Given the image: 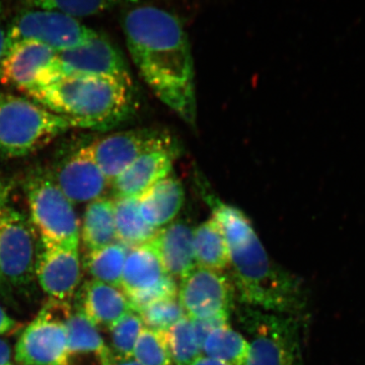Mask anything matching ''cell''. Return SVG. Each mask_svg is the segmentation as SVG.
<instances>
[{"instance_id": "74e56055", "label": "cell", "mask_w": 365, "mask_h": 365, "mask_svg": "<svg viewBox=\"0 0 365 365\" xmlns=\"http://www.w3.org/2000/svg\"><path fill=\"white\" fill-rule=\"evenodd\" d=\"M111 365H140L133 359H117L113 357Z\"/></svg>"}, {"instance_id": "cb8c5ba5", "label": "cell", "mask_w": 365, "mask_h": 365, "mask_svg": "<svg viewBox=\"0 0 365 365\" xmlns=\"http://www.w3.org/2000/svg\"><path fill=\"white\" fill-rule=\"evenodd\" d=\"M193 246L196 266L215 271L230 266L227 242L215 218L211 217L194 230Z\"/></svg>"}, {"instance_id": "1f68e13d", "label": "cell", "mask_w": 365, "mask_h": 365, "mask_svg": "<svg viewBox=\"0 0 365 365\" xmlns=\"http://www.w3.org/2000/svg\"><path fill=\"white\" fill-rule=\"evenodd\" d=\"M230 314H217V316L209 317V318L191 319L194 332L196 334L197 340L200 345L201 350L204 341L209 334L220 327L228 325V319Z\"/></svg>"}, {"instance_id": "e575fe53", "label": "cell", "mask_w": 365, "mask_h": 365, "mask_svg": "<svg viewBox=\"0 0 365 365\" xmlns=\"http://www.w3.org/2000/svg\"><path fill=\"white\" fill-rule=\"evenodd\" d=\"M4 6L0 2V61L4 58L6 51L7 30L4 26Z\"/></svg>"}, {"instance_id": "7c38bea8", "label": "cell", "mask_w": 365, "mask_h": 365, "mask_svg": "<svg viewBox=\"0 0 365 365\" xmlns=\"http://www.w3.org/2000/svg\"><path fill=\"white\" fill-rule=\"evenodd\" d=\"M235 287L222 271L195 266L181 278L178 299L189 319L230 314L234 309Z\"/></svg>"}, {"instance_id": "8d00e7d4", "label": "cell", "mask_w": 365, "mask_h": 365, "mask_svg": "<svg viewBox=\"0 0 365 365\" xmlns=\"http://www.w3.org/2000/svg\"><path fill=\"white\" fill-rule=\"evenodd\" d=\"M191 365H227L220 361V360L211 359V357L201 355L198 359H196Z\"/></svg>"}, {"instance_id": "4dcf8cb0", "label": "cell", "mask_w": 365, "mask_h": 365, "mask_svg": "<svg viewBox=\"0 0 365 365\" xmlns=\"http://www.w3.org/2000/svg\"><path fill=\"white\" fill-rule=\"evenodd\" d=\"M145 328L168 331L180 319L186 317L178 297L160 300L139 311Z\"/></svg>"}, {"instance_id": "7a4b0ae2", "label": "cell", "mask_w": 365, "mask_h": 365, "mask_svg": "<svg viewBox=\"0 0 365 365\" xmlns=\"http://www.w3.org/2000/svg\"><path fill=\"white\" fill-rule=\"evenodd\" d=\"M227 242L232 283L244 306L299 318L307 307L300 279L271 260L254 227Z\"/></svg>"}, {"instance_id": "2e32d148", "label": "cell", "mask_w": 365, "mask_h": 365, "mask_svg": "<svg viewBox=\"0 0 365 365\" xmlns=\"http://www.w3.org/2000/svg\"><path fill=\"white\" fill-rule=\"evenodd\" d=\"M53 180L72 204L102 198L110 186L88 146L79 148L59 165Z\"/></svg>"}, {"instance_id": "8fae6325", "label": "cell", "mask_w": 365, "mask_h": 365, "mask_svg": "<svg viewBox=\"0 0 365 365\" xmlns=\"http://www.w3.org/2000/svg\"><path fill=\"white\" fill-rule=\"evenodd\" d=\"M175 148L169 133L148 128L116 132L88 145L91 155L109 184L145 153Z\"/></svg>"}, {"instance_id": "e0dca14e", "label": "cell", "mask_w": 365, "mask_h": 365, "mask_svg": "<svg viewBox=\"0 0 365 365\" xmlns=\"http://www.w3.org/2000/svg\"><path fill=\"white\" fill-rule=\"evenodd\" d=\"M178 155L177 148H163L137 158L113 180L115 198L140 196L155 182L170 176Z\"/></svg>"}, {"instance_id": "277c9868", "label": "cell", "mask_w": 365, "mask_h": 365, "mask_svg": "<svg viewBox=\"0 0 365 365\" xmlns=\"http://www.w3.org/2000/svg\"><path fill=\"white\" fill-rule=\"evenodd\" d=\"M76 125L29 98L0 93V157H26Z\"/></svg>"}, {"instance_id": "4fadbf2b", "label": "cell", "mask_w": 365, "mask_h": 365, "mask_svg": "<svg viewBox=\"0 0 365 365\" xmlns=\"http://www.w3.org/2000/svg\"><path fill=\"white\" fill-rule=\"evenodd\" d=\"M57 74L112 78L132 88L126 62L105 36L97 34L81 47L57 53Z\"/></svg>"}, {"instance_id": "5bb4252c", "label": "cell", "mask_w": 365, "mask_h": 365, "mask_svg": "<svg viewBox=\"0 0 365 365\" xmlns=\"http://www.w3.org/2000/svg\"><path fill=\"white\" fill-rule=\"evenodd\" d=\"M57 52L37 42L18 43L0 61V83L25 91L58 78Z\"/></svg>"}, {"instance_id": "603a6c76", "label": "cell", "mask_w": 365, "mask_h": 365, "mask_svg": "<svg viewBox=\"0 0 365 365\" xmlns=\"http://www.w3.org/2000/svg\"><path fill=\"white\" fill-rule=\"evenodd\" d=\"M81 235L88 252L118 242L114 200L102 197L88 204L83 215Z\"/></svg>"}, {"instance_id": "9a60e30c", "label": "cell", "mask_w": 365, "mask_h": 365, "mask_svg": "<svg viewBox=\"0 0 365 365\" xmlns=\"http://www.w3.org/2000/svg\"><path fill=\"white\" fill-rule=\"evenodd\" d=\"M78 246L39 242L36 278L50 299L71 302L81 283Z\"/></svg>"}, {"instance_id": "836d02e7", "label": "cell", "mask_w": 365, "mask_h": 365, "mask_svg": "<svg viewBox=\"0 0 365 365\" xmlns=\"http://www.w3.org/2000/svg\"><path fill=\"white\" fill-rule=\"evenodd\" d=\"M6 188L1 184V182H0V211H1L2 207L6 204ZM9 292H11V290L6 287V283H4V279H2L1 275H0V299L9 300Z\"/></svg>"}, {"instance_id": "ac0fdd59", "label": "cell", "mask_w": 365, "mask_h": 365, "mask_svg": "<svg viewBox=\"0 0 365 365\" xmlns=\"http://www.w3.org/2000/svg\"><path fill=\"white\" fill-rule=\"evenodd\" d=\"M78 309L96 328L111 330L132 307L122 289L97 280L88 281L79 294Z\"/></svg>"}, {"instance_id": "484cf974", "label": "cell", "mask_w": 365, "mask_h": 365, "mask_svg": "<svg viewBox=\"0 0 365 365\" xmlns=\"http://www.w3.org/2000/svg\"><path fill=\"white\" fill-rule=\"evenodd\" d=\"M128 250L120 242H115L104 248L88 252L85 267L93 280L121 289L122 275Z\"/></svg>"}, {"instance_id": "ba28073f", "label": "cell", "mask_w": 365, "mask_h": 365, "mask_svg": "<svg viewBox=\"0 0 365 365\" xmlns=\"http://www.w3.org/2000/svg\"><path fill=\"white\" fill-rule=\"evenodd\" d=\"M71 304L50 299L26 326L16 346L14 359L21 365H60L67 347Z\"/></svg>"}, {"instance_id": "f546056e", "label": "cell", "mask_w": 365, "mask_h": 365, "mask_svg": "<svg viewBox=\"0 0 365 365\" xmlns=\"http://www.w3.org/2000/svg\"><path fill=\"white\" fill-rule=\"evenodd\" d=\"M144 329L143 322L134 311L123 317L110 330L112 356L117 359H130L139 336Z\"/></svg>"}, {"instance_id": "4316f807", "label": "cell", "mask_w": 365, "mask_h": 365, "mask_svg": "<svg viewBox=\"0 0 365 365\" xmlns=\"http://www.w3.org/2000/svg\"><path fill=\"white\" fill-rule=\"evenodd\" d=\"M137 0H24L30 9L58 11L72 18L95 16L118 6L134 4Z\"/></svg>"}, {"instance_id": "52a82bcc", "label": "cell", "mask_w": 365, "mask_h": 365, "mask_svg": "<svg viewBox=\"0 0 365 365\" xmlns=\"http://www.w3.org/2000/svg\"><path fill=\"white\" fill-rule=\"evenodd\" d=\"M38 250L32 223L6 204L0 211V275L9 290L25 292L32 287Z\"/></svg>"}, {"instance_id": "7402d4cb", "label": "cell", "mask_w": 365, "mask_h": 365, "mask_svg": "<svg viewBox=\"0 0 365 365\" xmlns=\"http://www.w3.org/2000/svg\"><path fill=\"white\" fill-rule=\"evenodd\" d=\"M114 217L117 241L128 249L148 244L158 232L141 215L138 196L115 198Z\"/></svg>"}, {"instance_id": "5b68a950", "label": "cell", "mask_w": 365, "mask_h": 365, "mask_svg": "<svg viewBox=\"0 0 365 365\" xmlns=\"http://www.w3.org/2000/svg\"><path fill=\"white\" fill-rule=\"evenodd\" d=\"M239 321L249 337L246 365H302L299 318L245 306Z\"/></svg>"}, {"instance_id": "d6a6232c", "label": "cell", "mask_w": 365, "mask_h": 365, "mask_svg": "<svg viewBox=\"0 0 365 365\" xmlns=\"http://www.w3.org/2000/svg\"><path fill=\"white\" fill-rule=\"evenodd\" d=\"M21 324L18 321L11 318L9 314L4 311V307L0 306V336L6 334L18 331Z\"/></svg>"}, {"instance_id": "9c48e42d", "label": "cell", "mask_w": 365, "mask_h": 365, "mask_svg": "<svg viewBox=\"0 0 365 365\" xmlns=\"http://www.w3.org/2000/svg\"><path fill=\"white\" fill-rule=\"evenodd\" d=\"M97 34L67 14L28 9L21 11L7 28L6 50L18 43L31 41L47 46L55 52H63L86 45Z\"/></svg>"}, {"instance_id": "8992f818", "label": "cell", "mask_w": 365, "mask_h": 365, "mask_svg": "<svg viewBox=\"0 0 365 365\" xmlns=\"http://www.w3.org/2000/svg\"><path fill=\"white\" fill-rule=\"evenodd\" d=\"M25 192L31 220L39 232L41 241L78 246L81 230L73 204L53 177L36 173L26 179Z\"/></svg>"}, {"instance_id": "44dd1931", "label": "cell", "mask_w": 365, "mask_h": 365, "mask_svg": "<svg viewBox=\"0 0 365 365\" xmlns=\"http://www.w3.org/2000/svg\"><path fill=\"white\" fill-rule=\"evenodd\" d=\"M141 215L151 227L162 228L174 220L185 202L182 182L174 177H165L138 196Z\"/></svg>"}, {"instance_id": "d4e9b609", "label": "cell", "mask_w": 365, "mask_h": 365, "mask_svg": "<svg viewBox=\"0 0 365 365\" xmlns=\"http://www.w3.org/2000/svg\"><path fill=\"white\" fill-rule=\"evenodd\" d=\"M202 354L227 365H246L250 343L242 334L225 325L209 334L203 343Z\"/></svg>"}, {"instance_id": "ffe728a7", "label": "cell", "mask_w": 365, "mask_h": 365, "mask_svg": "<svg viewBox=\"0 0 365 365\" xmlns=\"http://www.w3.org/2000/svg\"><path fill=\"white\" fill-rule=\"evenodd\" d=\"M193 232L188 225L174 222L160 228L148 245L157 253L165 272L170 277H184L195 267Z\"/></svg>"}, {"instance_id": "d590c367", "label": "cell", "mask_w": 365, "mask_h": 365, "mask_svg": "<svg viewBox=\"0 0 365 365\" xmlns=\"http://www.w3.org/2000/svg\"><path fill=\"white\" fill-rule=\"evenodd\" d=\"M0 365L11 364V348L9 342L0 338Z\"/></svg>"}, {"instance_id": "d6986e66", "label": "cell", "mask_w": 365, "mask_h": 365, "mask_svg": "<svg viewBox=\"0 0 365 365\" xmlns=\"http://www.w3.org/2000/svg\"><path fill=\"white\" fill-rule=\"evenodd\" d=\"M111 350L79 309L67 323V347L60 365H111Z\"/></svg>"}, {"instance_id": "3957f363", "label": "cell", "mask_w": 365, "mask_h": 365, "mask_svg": "<svg viewBox=\"0 0 365 365\" xmlns=\"http://www.w3.org/2000/svg\"><path fill=\"white\" fill-rule=\"evenodd\" d=\"M130 90L112 78L62 76L25 93L46 109L71 120L76 128L108 130L130 116Z\"/></svg>"}, {"instance_id": "6da1fadb", "label": "cell", "mask_w": 365, "mask_h": 365, "mask_svg": "<svg viewBox=\"0 0 365 365\" xmlns=\"http://www.w3.org/2000/svg\"><path fill=\"white\" fill-rule=\"evenodd\" d=\"M123 29L144 81L186 123H195L193 56L180 21L158 7L140 6L128 11Z\"/></svg>"}, {"instance_id": "30bf717a", "label": "cell", "mask_w": 365, "mask_h": 365, "mask_svg": "<svg viewBox=\"0 0 365 365\" xmlns=\"http://www.w3.org/2000/svg\"><path fill=\"white\" fill-rule=\"evenodd\" d=\"M121 289L135 313L160 300L178 297L176 279L168 275L148 244L128 250Z\"/></svg>"}, {"instance_id": "83f0119b", "label": "cell", "mask_w": 365, "mask_h": 365, "mask_svg": "<svg viewBox=\"0 0 365 365\" xmlns=\"http://www.w3.org/2000/svg\"><path fill=\"white\" fill-rule=\"evenodd\" d=\"M165 334L175 365H191L203 355L188 317L180 319Z\"/></svg>"}, {"instance_id": "f1b7e54d", "label": "cell", "mask_w": 365, "mask_h": 365, "mask_svg": "<svg viewBox=\"0 0 365 365\" xmlns=\"http://www.w3.org/2000/svg\"><path fill=\"white\" fill-rule=\"evenodd\" d=\"M132 359L140 365H173L165 331L145 328L139 336Z\"/></svg>"}]
</instances>
